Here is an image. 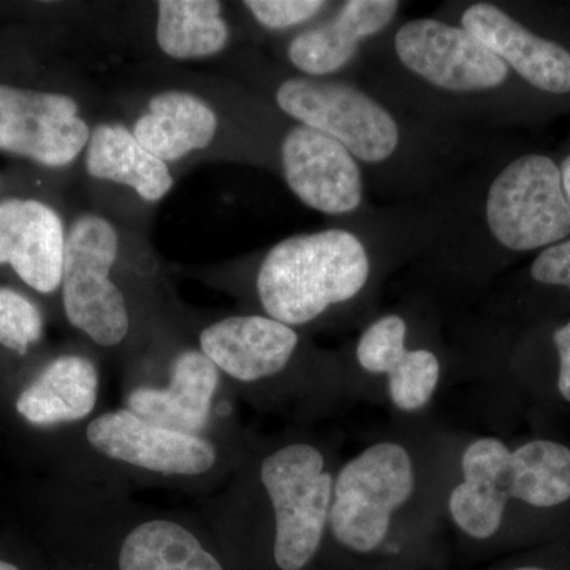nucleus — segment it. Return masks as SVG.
Listing matches in <instances>:
<instances>
[{
    "label": "nucleus",
    "instance_id": "22",
    "mask_svg": "<svg viewBox=\"0 0 570 570\" xmlns=\"http://www.w3.org/2000/svg\"><path fill=\"white\" fill-rule=\"evenodd\" d=\"M154 9V41L171 61H208L223 55L230 45L232 26L223 2L159 0Z\"/></svg>",
    "mask_w": 570,
    "mask_h": 570
},
{
    "label": "nucleus",
    "instance_id": "16",
    "mask_svg": "<svg viewBox=\"0 0 570 570\" xmlns=\"http://www.w3.org/2000/svg\"><path fill=\"white\" fill-rule=\"evenodd\" d=\"M70 570H235L184 524L154 519L135 524L115 546L85 550Z\"/></svg>",
    "mask_w": 570,
    "mask_h": 570
},
{
    "label": "nucleus",
    "instance_id": "8",
    "mask_svg": "<svg viewBox=\"0 0 570 570\" xmlns=\"http://www.w3.org/2000/svg\"><path fill=\"white\" fill-rule=\"evenodd\" d=\"M97 118L89 94L0 82V153L48 170L80 165Z\"/></svg>",
    "mask_w": 570,
    "mask_h": 570
},
{
    "label": "nucleus",
    "instance_id": "19",
    "mask_svg": "<svg viewBox=\"0 0 570 570\" xmlns=\"http://www.w3.org/2000/svg\"><path fill=\"white\" fill-rule=\"evenodd\" d=\"M220 371L198 347H184L171 360L165 389L140 387L127 396V409L156 425L200 434L208 425Z\"/></svg>",
    "mask_w": 570,
    "mask_h": 570
},
{
    "label": "nucleus",
    "instance_id": "11",
    "mask_svg": "<svg viewBox=\"0 0 570 570\" xmlns=\"http://www.w3.org/2000/svg\"><path fill=\"white\" fill-rule=\"evenodd\" d=\"M409 70L448 91H485L508 78V63L464 29L436 20L409 21L395 37Z\"/></svg>",
    "mask_w": 570,
    "mask_h": 570
},
{
    "label": "nucleus",
    "instance_id": "29",
    "mask_svg": "<svg viewBox=\"0 0 570 570\" xmlns=\"http://www.w3.org/2000/svg\"><path fill=\"white\" fill-rule=\"evenodd\" d=\"M0 570H24L18 562L0 557Z\"/></svg>",
    "mask_w": 570,
    "mask_h": 570
},
{
    "label": "nucleus",
    "instance_id": "3",
    "mask_svg": "<svg viewBox=\"0 0 570 570\" xmlns=\"http://www.w3.org/2000/svg\"><path fill=\"white\" fill-rule=\"evenodd\" d=\"M461 475L449 497V513L461 534L478 547L498 539L510 499L551 509L570 499V449L534 439L510 450L501 439L479 438L461 455Z\"/></svg>",
    "mask_w": 570,
    "mask_h": 570
},
{
    "label": "nucleus",
    "instance_id": "12",
    "mask_svg": "<svg viewBox=\"0 0 570 570\" xmlns=\"http://www.w3.org/2000/svg\"><path fill=\"white\" fill-rule=\"evenodd\" d=\"M86 438L107 459L156 474L202 475L217 461L216 445L208 439L156 425L129 409L94 419Z\"/></svg>",
    "mask_w": 570,
    "mask_h": 570
},
{
    "label": "nucleus",
    "instance_id": "5",
    "mask_svg": "<svg viewBox=\"0 0 570 570\" xmlns=\"http://www.w3.org/2000/svg\"><path fill=\"white\" fill-rule=\"evenodd\" d=\"M273 534L245 570H321L335 475L321 450L305 442L269 453L261 466Z\"/></svg>",
    "mask_w": 570,
    "mask_h": 570
},
{
    "label": "nucleus",
    "instance_id": "14",
    "mask_svg": "<svg viewBox=\"0 0 570 570\" xmlns=\"http://www.w3.org/2000/svg\"><path fill=\"white\" fill-rule=\"evenodd\" d=\"M285 183L311 209L354 212L362 204L363 181L354 156L341 142L296 124L281 142Z\"/></svg>",
    "mask_w": 570,
    "mask_h": 570
},
{
    "label": "nucleus",
    "instance_id": "17",
    "mask_svg": "<svg viewBox=\"0 0 570 570\" xmlns=\"http://www.w3.org/2000/svg\"><path fill=\"white\" fill-rule=\"evenodd\" d=\"M407 324L389 314L371 324L356 344V362L370 374H385L393 406L419 412L433 400L441 381V362L428 348L409 351Z\"/></svg>",
    "mask_w": 570,
    "mask_h": 570
},
{
    "label": "nucleus",
    "instance_id": "27",
    "mask_svg": "<svg viewBox=\"0 0 570 570\" xmlns=\"http://www.w3.org/2000/svg\"><path fill=\"white\" fill-rule=\"evenodd\" d=\"M553 343L560 356L558 392L570 403V321L554 332Z\"/></svg>",
    "mask_w": 570,
    "mask_h": 570
},
{
    "label": "nucleus",
    "instance_id": "13",
    "mask_svg": "<svg viewBox=\"0 0 570 570\" xmlns=\"http://www.w3.org/2000/svg\"><path fill=\"white\" fill-rule=\"evenodd\" d=\"M69 220L36 197L0 198V266L40 295L61 291Z\"/></svg>",
    "mask_w": 570,
    "mask_h": 570
},
{
    "label": "nucleus",
    "instance_id": "7",
    "mask_svg": "<svg viewBox=\"0 0 570 570\" xmlns=\"http://www.w3.org/2000/svg\"><path fill=\"white\" fill-rule=\"evenodd\" d=\"M80 168L91 208L140 234L178 178L121 118L104 116L94 122Z\"/></svg>",
    "mask_w": 570,
    "mask_h": 570
},
{
    "label": "nucleus",
    "instance_id": "15",
    "mask_svg": "<svg viewBox=\"0 0 570 570\" xmlns=\"http://www.w3.org/2000/svg\"><path fill=\"white\" fill-rule=\"evenodd\" d=\"M198 348L220 373L245 384L283 373L291 365L299 336L292 326L268 316H227L205 325Z\"/></svg>",
    "mask_w": 570,
    "mask_h": 570
},
{
    "label": "nucleus",
    "instance_id": "9",
    "mask_svg": "<svg viewBox=\"0 0 570 570\" xmlns=\"http://www.w3.org/2000/svg\"><path fill=\"white\" fill-rule=\"evenodd\" d=\"M487 220L508 249L558 245L570 235V204L558 165L539 154L509 164L491 184Z\"/></svg>",
    "mask_w": 570,
    "mask_h": 570
},
{
    "label": "nucleus",
    "instance_id": "4",
    "mask_svg": "<svg viewBox=\"0 0 570 570\" xmlns=\"http://www.w3.org/2000/svg\"><path fill=\"white\" fill-rule=\"evenodd\" d=\"M367 277L370 258L362 242L351 232L324 230L273 246L258 266L255 292L266 316L294 328L355 298Z\"/></svg>",
    "mask_w": 570,
    "mask_h": 570
},
{
    "label": "nucleus",
    "instance_id": "10",
    "mask_svg": "<svg viewBox=\"0 0 570 570\" xmlns=\"http://www.w3.org/2000/svg\"><path fill=\"white\" fill-rule=\"evenodd\" d=\"M276 104L292 119L333 138L356 159L382 163L395 153L400 130L384 107L341 81L294 77L281 82Z\"/></svg>",
    "mask_w": 570,
    "mask_h": 570
},
{
    "label": "nucleus",
    "instance_id": "18",
    "mask_svg": "<svg viewBox=\"0 0 570 570\" xmlns=\"http://www.w3.org/2000/svg\"><path fill=\"white\" fill-rule=\"evenodd\" d=\"M461 22L464 31L534 88L551 94L570 92V52L561 45L540 39L490 3L469 7Z\"/></svg>",
    "mask_w": 570,
    "mask_h": 570
},
{
    "label": "nucleus",
    "instance_id": "28",
    "mask_svg": "<svg viewBox=\"0 0 570 570\" xmlns=\"http://www.w3.org/2000/svg\"><path fill=\"white\" fill-rule=\"evenodd\" d=\"M560 171L562 187H564L566 197H568L570 204V156L566 157V159L562 160Z\"/></svg>",
    "mask_w": 570,
    "mask_h": 570
},
{
    "label": "nucleus",
    "instance_id": "20",
    "mask_svg": "<svg viewBox=\"0 0 570 570\" xmlns=\"http://www.w3.org/2000/svg\"><path fill=\"white\" fill-rule=\"evenodd\" d=\"M400 3L393 0H351L335 20L298 33L288 43L292 66L311 78L343 69L354 58L360 40L384 31Z\"/></svg>",
    "mask_w": 570,
    "mask_h": 570
},
{
    "label": "nucleus",
    "instance_id": "6",
    "mask_svg": "<svg viewBox=\"0 0 570 570\" xmlns=\"http://www.w3.org/2000/svg\"><path fill=\"white\" fill-rule=\"evenodd\" d=\"M121 119L176 176L194 165L216 160L228 134L216 81L205 78L142 86L124 97Z\"/></svg>",
    "mask_w": 570,
    "mask_h": 570
},
{
    "label": "nucleus",
    "instance_id": "25",
    "mask_svg": "<svg viewBox=\"0 0 570 570\" xmlns=\"http://www.w3.org/2000/svg\"><path fill=\"white\" fill-rule=\"evenodd\" d=\"M531 276L540 284L570 288V239L547 247L532 264Z\"/></svg>",
    "mask_w": 570,
    "mask_h": 570
},
{
    "label": "nucleus",
    "instance_id": "24",
    "mask_svg": "<svg viewBox=\"0 0 570 570\" xmlns=\"http://www.w3.org/2000/svg\"><path fill=\"white\" fill-rule=\"evenodd\" d=\"M245 9L268 31H287L316 18L325 9L322 0H247Z\"/></svg>",
    "mask_w": 570,
    "mask_h": 570
},
{
    "label": "nucleus",
    "instance_id": "21",
    "mask_svg": "<svg viewBox=\"0 0 570 570\" xmlns=\"http://www.w3.org/2000/svg\"><path fill=\"white\" fill-rule=\"evenodd\" d=\"M99 371L89 356L66 354L52 360L22 390L17 411L36 426L80 422L96 409Z\"/></svg>",
    "mask_w": 570,
    "mask_h": 570
},
{
    "label": "nucleus",
    "instance_id": "1",
    "mask_svg": "<svg viewBox=\"0 0 570 570\" xmlns=\"http://www.w3.org/2000/svg\"><path fill=\"white\" fill-rule=\"evenodd\" d=\"M159 268L145 234L91 206L75 213L61 283L67 322L97 347H121L135 325L130 284L156 279Z\"/></svg>",
    "mask_w": 570,
    "mask_h": 570
},
{
    "label": "nucleus",
    "instance_id": "23",
    "mask_svg": "<svg viewBox=\"0 0 570 570\" xmlns=\"http://www.w3.org/2000/svg\"><path fill=\"white\" fill-rule=\"evenodd\" d=\"M43 332L39 305L21 292L0 285V346L22 356L40 343Z\"/></svg>",
    "mask_w": 570,
    "mask_h": 570
},
{
    "label": "nucleus",
    "instance_id": "2",
    "mask_svg": "<svg viewBox=\"0 0 570 570\" xmlns=\"http://www.w3.org/2000/svg\"><path fill=\"white\" fill-rule=\"evenodd\" d=\"M415 487L414 460L400 442H376L348 460L333 487L328 534L336 553L326 570H425L393 531Z\"/></svg>",
    "mask_w": 570,
    "mask_h": 570
},
{
    "label": "nucleus",
    "instance_id": "26",
    "mask_svg": "<svg viewBox=\"0 0 570 570\" xmlns=\"http://www.w3.org/2000/svg\"><path fill=\"white\" fill-rule=\"evenodd\" d=\"M487 570H570V549L521 554V557L497 562Z\"/></svg>",
    "mask_w": 570,
    "mask_h": 570
}]
</instances>
